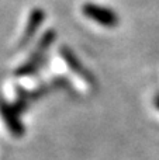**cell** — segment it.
<instances>
[{"label":"cell","instance_id":"1","mask_svg":"<svg viewBox=\"0 0 159 160\" xmlns=\"http://www.w3.org/2000/svg\"><path fill=\"white\" fill-rule=\"evenodd\" d=\"M82 13L96 24L106 28H114L120 22V17L114 10L106 6L96 4V3H85L82 7Z\"/></svg>","mask_w":159,"mask_h":160},{"label":"cell","instance_id":"2","mask_svg":"<svg viewBox=\"0 0 159 160\" xmlns=\"http://www.w3.org/2000/svg\"><path fill=\"white\" fill-rule=\"evenodd\" d=\"M59 52H61L62 58H64V61L66 62V65L70 68V70L72 72H75L78 76H80L83 80H86L89 84H95L96 80H95V76L92 75V73L89 72V70L85 68V65L80 62V59L76 56V53L73 52L70 48L68 47H62L61 49H59Z\"/></svg>","mask_w":159,"mask_h":160},{"label":"cell","instance_id":"3","mask_svg":"<svg viewBox=\"0 0 159 160\" xmlns=\"http://www.w3.org/2000/svg\"><path fill=\"white\" fill-rule=\"evenodd\" d=\"M0 115L4 119L7 128L14 136H21L24 133V127H23L21 121L18 119V114L14 110L13 105L6 102L3 98H0Z\"/></svg>","mask_w":159,"mask_h":160},{"label":"cell","instance_id":"4","mask_svg":"<svg viewBox=\"0 0 159 160\" xmlns=\"http://www.w3.org/2000/svg\"><path fill=\"white\" fill-rule=\"evenodd\" d=\"M44 20H45V13L42 8H34V10L31 11L30 17H28V22H27V25H25V30H24V32H23L21 39H20V47L27 45L28 42L34 38V35H35L37 31L39 30L41 24L44 22Z\"/></svg>","mask_w":159,"mask_h":160},{"label":"cell","instance_id":"5","mask_svg":"<svg viewBox=\"0 0 159 160\" xmlns=\"http://www.w3.org/2000/svg\"><path fill=\"white\" fill-rule=\"evenodd\" d=\"M154 102H155V107H156L158 110H159V94H156V96H155V100H154Z\"/></svg>","mask_w":159,"mask_h":160}]
</instances>
